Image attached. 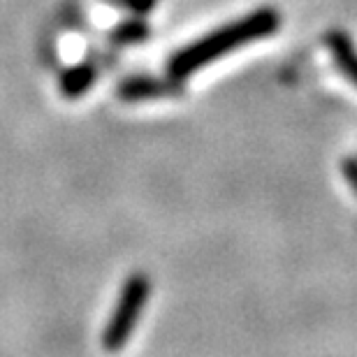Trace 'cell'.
Listing matches in <instances>:
<instances>
[{
	"instance_id": "ba28073f",
	"label": "cell",
	"mask_w": 357,
	"mask_h": 357,
	"mask_svg": "<svg viewBox=\"0 0 357 357\" xmlns=\"http://www.w3.org/2000/svg\"><path fill=\"white\" fill-rule=\"evenodd\" d=\"M341 174H344L346 183L351 185V190L357 195V158L355 155H348V158L341 160Z\"/></svg>"
},
{
	"instance_id": "5b68a950",
	"label": "cell",
	"mask_w": 357,
	"mask_h": 357,
	"mask_svg": "<svg viewBox=\"0 0 357 357\" xmlns=\"http://www.w3.org/2000/svg\"><path fill=\"white\" fill-rule=\"evenodd\" d=\"M96 79H98V66H96V63H91V61L77 63V66L68 68L66 73L61 75L59 91H61L63 98L77 100V98L86 96L93 84H96Z\"/></svg>"
},
{
	"instance_id": "52a82bcc",
	"label": "cell",
	"mask_w": 357,
	"mask_h": 357,
	"mask_svg": "<svg viewBox=\"0 0 357 357\" xmlns=\"http://www.w3.org/2000/svg\"><path fill=\"white\" fill-rule=\"evenodd\" d=\"M119 5L130 14H135V17H146L158 5V0H119Z\"/></svg>"
},
{
	"instance_id": "6da1fadb",
	"label": "cell",
	"mask_w": 357,
	"mask_h": 357,
	"mask_svg": "<svg viewBox=\"0 0 357 357\" xmlns=\"http://www.w3.org/2000/svg\"><path fill=\"white\" fill-rule=\"evenodd\" d=\"M281 28V14L274 7H258V10L244 14V17L230 21V24L216 28V31L202 35L195 42L185 45L172 54L167 61V73L185 79L209 63L218 61L220 56L232 54L237 49L253 45L262 38H269Z\"/></svg>"
},
{
	"instance_id": "8992f818",
	"label": "cell",
	"mask_w": 357,
	"mask_h": 357,
	"mask_svg": "<svg viewBox=\"0 0 357 357\" xmlns=\"http://www.w3.org/2000/svg\"><path fill=\"white\" fill-rule=\"evenodd\" d=\"M149 35H151V28H149L144 17H135L132 14V19L121 21V24L109 33V42L116 47H135V45L146 42Z\"/></svg>"
},
{
	"instance_id": "3957f363",
	"label": "cell",
	"mask_w": 357,
	"mask_h": 357,
	"mask_svg": "<svg viewBox=\"0 0 357 357\" xmlns=\"http://www.w3.org/2000/svg\"><path fill=\"white\" fill-rule=\"evenodd\" d=\"M185 93V84L178 77L132 75L116 86V96L123 102H149V100H176Z\"/></svg>"
},
{
	"instance_id": "277c9868",
	"label": "cell",
	"mask_w": 357,
	"mask_h": 357,
	"mask_svg": "<svg viewBox=\"0 0 357 357\" xmlns=\"http://www.w3.org/2000/svg\"><path fill=\"white\" fill-rule=\"evenodd\" d=\"M325 45L337 70L357 89V49L353 45V40L348 38V33L330 31L325 35Z\"/></svg>"
},
{
	"instance_id": "7a4b0ae2",
	"label": "cell",
	"mask_w": 357,
	"mask_h": 357,
	"mask_svg": "<svg viewBox=\"0 0 357 357\" xmlns=\"http://www.w3.org/2000/svg\"><path fill=\"white\" fill-rule=\"evenodd\" d=\"M149 295H151V281H149L146 274H130L126 278L123 288H121V295L116 299V306H114L109 320H107V327L102 332V348L109 353L121 351L130 334L137 327L142 313H144V306L149 302Z\"/></svg>"
}]
</instances>
